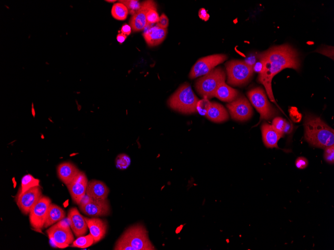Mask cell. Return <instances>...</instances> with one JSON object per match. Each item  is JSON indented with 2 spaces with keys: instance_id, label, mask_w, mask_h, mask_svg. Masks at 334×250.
<instances>
[{
  "instance_id": "4dcf8cb0",
  "label": "cell",
  "mask_w": 334,
  "mask_h": 250,
  "mask_svg": "<svg viewBox=\"0 0 334 250\" xmlns=\"http://www.w3.org/2000/svg\"><path fill=\"white\" fill-rule=\"evenodd\" d=\"M159 16L156 11V7L150 8L146 14L147 27L157 23L159 20Z\"/></svg>"
},
{
  "instance_id": "8992f818",
  "label": "cell",
  "mask_w": 334,
  "mask_h": 250,
  "mask_svg": "<svg viewBox=\"0 0 334 250\" xmlns=\"http://www.w3.org/2000/svg\"><path fill=\"white\" fill-rule=\"evenodd\" d=\"M228 83L232 86H241L251 79L252 67L241 60H232L226 63Z\"/></svg>"
},
{
  "instance_id": "603a6c76",
  "label": "cell",
  "mask_w": 334,
  "mask_h": 250,
  "mask_svg": "<svg viewBox=\"0 0 334 250\" xmlns=\"http://www.w3.org/2000/svg\"><path fill=\"white\" fill-rule=\"evenodd\" d=\"M238 96V92L236 89L226 84L225 82L221 83L216 90L214 97L219 100L230 102Z\"/></svg>"
},
{
  "instance_id": "30bf717a",
  "label": "cell",
  "mask_w": 334,
  "mask_h": 250,
  "mask_svg": "<svg viewBox=\"0 0 334 250\" xmlns=\"http://www.w3.org/2000/svg\"><path fill=\"white\" fill-rule=\"evenodd\" d=\"M50 199L45 196H42L29 213V220L31 226L38 232H40L43 228L46 219Z\"/></svg>"
},
{
  "instance_id": "484cf974",
  "label": "cell",
  "mask_w": 334,
  "mask_h": 250,
  "mask_svg": "<svg viewBox=\"0 0 334 250\" xmlns=\"http://www.w3.org/2000/svg\"><path fill=\"white\" fill-rule=\"evenodd\" d=\"M128 10L126 6L121 2L114 3L112 8L111 13L117 20H124L127 17Z\"/></svg>"
},
{
  "instance_id": "f35d334b",
  "label": "cell",
  "mask_w": 334,
  "mask_h": 250,
  "mask_svg": "<svg viewBox=\"0 0 334 250\" xmlns=\"http://www.w3.org/2000/svg\"><path fill=\"white\" fill-rule=\"evenodd\" d=\"M121 31L123 34L128 35L131 32V27L127 24H124L122 27Z\"/></svg>"
},
{
  "instance_id": "74e56055",
  "label": "cell",
  "mask_w": 334,
  "mask_h": 250,
  "mask_svg": "<svg viewBox=\"0 0 334 250\" xmlns=\"http://www.w3.org/2000/svg\"><path fill=\"white\" fill-rule=\"evenodd\" d=\"M292 124L286 121L282 131V133L284 135L285 134H290L292 132Z\"/></svg>"
},
{
  "instance_id": "4fadbf2b",
  "label": "cell",
  "mask_w": 334,
  "mask_h": 250,
  "mask_svg": "<svg viewBox=\"0 0 334 250\" xmlns=\"http://www.w3.org/2000/svg\"><path fill=\"white\" fill-rule=\"evenodd\" d=\"M81 212L88 217H98L108 215L110 207L107 199H94L83 206H80Z\"/></svg>"
},
{
  "instance_id": "8fae6325",
  "label": "cell",
  "mask_w": 334,
  "mask_h": 250,
  "mask_svg": "<svg viewBox=\"0 0 334 250\" xmlns=\"http://www.w3.org/2000/svg\"><path fill=\"white\" fill-rule=\"evenodd\" d=\"M226 107L232 119L244 121L252 116V108L247 99L244 96H238L226 104Z\"/></svg>"
},
{
  "instance_id": "d6986e66",
  "label": "cell",
  "mask_w": 334,
  "mask_h": 250,
  "mask_svg": "<svg viewBox=\"0 0 334 250\" xmlns=\"http://www.w3.org/2000/svg\"><path fill=\"white\" fill-rule=\"evenodd\" d=\"M80 171L76 166L70 162L61 163L56 168L58 178L66 185L76 177Z\"/></svg>"
},
{
  "instance_id": "ba28073f",
  "label": "cell",
  "mask_w": 334,
  "mask_h": 250,
  "mask_svg": "<svg viewBox=\"0 0 334 250\" xmlns=\"http://www.w3.org/2000/svg\"><path fill=\"white\" fill-rule=\"evenodd\" d=\"M62 221L50 227L46 234L50 241L56 247L64 249L68 247L74 241V237L67 225H64Z\"/></svg>"
},
{
  "instance_id": "1f68e13d",
  "label": "cell",
  "mask_w": 334,
  "mask_h": 250,
  "mask_svg": "<svg viewBox=\"0 0 334 250\" xmlns=\"http://www.w3.org/2000/svg\"><path fill=\"white\" fill-rule=\"evenodd\" d=\"M324 157L325 161L333 164L334 163V146H331L324 149Z\"/></svg>"
},
{
  "instance_id": "3957f363",
  "label": "cell",
  "mask_w": 334,
  "mask_h": 250,
  "mask_svg": "<svg viewBox=\"0 0 334 250\" xmlns=\"http://www.w3.org/2000/svg\"><path fill=\"white\" fill-rule=\"evenodd\" d=\"M115 250H156L148 239V231L143 225L130 226L116 241Z\"/></svg>"
},
{
  "instance_id": "5bb4252c",
  "label": "cell",
  "mask_w": 334,
  "mask_h": 250,
  "mask_svg": "<svg viewBox=\"0 0 334 250\" xmlns=\"http://www.w3.org/2000/svg\"><path fill=\"white\" fill-rule=\"evenodd\" d=\"M88 182L85 173L80 171L76 177L66 185L72 200L76 204L78 205L86 194Z\"/></svg>"
},
{
  "instance_id": "e575fe53",
  "label": "cell",
  "mask_w": 334,
  "mask_h": 250,
  "mask_svg": "<svg viewBox=\"0 0 334 250\" xmlns=\"http://www.w3.org/2000/svg\"><path fill=\"white\" fill-rule=\"evenodd\" d=\"M295 165L298 169H304L308 165V161L305 157H300L296 159Z\"/></svg>"
},
{
  "instance_id": "7c38bea8",
  "label": "cell",
  "mask_w": 334,
  "mask_h": 250,
  "mask_svg": "<svg viewBox=\"0 0 334 250\" xmlns=\"http://www.w3.org/2000/svg\"><path fill=\"white\" fill-rule=\"evenodd\" d=\"M42 196L40 186L34 187L22 194L17 195L16 204L24 214H29L32 208Z\"/></svg>"
},
{
  "instance_id": "277c9868",
  "label": "cell",
  "mask_w": 334,
  "mask_h": 250,
  "mask_svg": "<svg viewBox=\"0 0 334 250\" xmlns=\"http://www.w3.org/2000/svg\"><path fill=\"white\" fill-rule=\"evenodd\" d=\"M198 101V99L190 85L185 82L169 98L168 104L175 111L189 114L196 112V107Z\"/></svg>"
},
{
  "instance_id": "f546056e",
  "label": "cell",
  "mask_w": 334,
  "mask_h": 250,
  "mask_svg": "<svg viewBox=\"0 0 334 250\" xmlns=\"http://www.w3.org/2000/svg\"><path fill=\"white\" fill-rule=\"evenodd\" d=\"M119 1L124 4L128 9L130 14L133 15L140 8V4L138 0H123Z\"/></svg>"
},
{
  "instance_id": "60d3db41",
  "label": "cell",
  "mask_w": 334,
  "mask_h": 250,
  "mask_svg": "<svg viewBox=\"0 0 334 250\" xmlns=\"http://www.w3.org/2000/svg\"><path fill=\"white\" fill-rule=\"evenodd\" d=\"M106 1H107V2H113L116 1V0H106Z\"/></svg>"
},
{
  "instance_id": "f1b7e54d",
  "label": "cell",
  "mask_w": 334,
  "mask_h": 250,
  "mask_svg": "<svg viewBox=\"0 0 334 250\" xmlns=\"http://www.w3.org/2000/svg\"><path fill=\"white\" fill-rule=\"evenodd\" d=\"M210 106V101L208 99L203 98L198 100L196 107V112L205 116Z\"/></svg>"
},
{
  "instance_id": "52a82bcc",
  "label": "cell",
  "mask_w": 334,
  "mask_h": 250,
  "mask_svg": "<svg viewBox=\"0 0 334 250\" xmlns=\"http://www.w3.org/2000/svg\"><path fill=\"white\" fill-rule=\"evenodd\" d=\"M247 95L252 105L260 114L262 120H269L276 114V111L268 100L264 90L258 87L249 90Z\"/></svg>"
},
{
  "instance_id": "44dd1931",
  "label": "cell",
  "mask_w": 334,
  "mask_h": 250,
  "mask_svg": "<svg viewBox=\"0 0 334 250\" xmlns=\"http://www.w3.org/2000/svg\"><path fill=\"white\" fill-rule=\"evenodd\" d=\"M166 33V29L155 25L146 30L143 33V36L148 46H154L160 44L164 41Z\"/></svg>"
},
{
  "instance_id": "d6a6232c",
  "label": "cell",
  "mask_w": 334,
  "mask_h": 250,
  "mask_svg": "<svg viewBox=\"0 0 334 250\" xmlns=\"http://www.w3.org/2000/svg\"><path fill=\"white\" fill-rule=\"evenodd\" d=\"M286 121V120L281 117H276L272 120V125L276 131L284 135L282 131Z\"/></svg>"
},
{
  "instance_id": "9c48e42d",
  "label": "cell",
  "mask_w": 334,
  "mask_h": 250,
  "mask_svg": "<svg viewBox=\"0 0 334 250\" xmlns=\"http://www.w3.org/2000/svg\"><path fill=\"white\" fill-rule=\"evenodd\" d=\"M227 58L224 54H214L200 58L192 67L189 77L194 79L206 74Z\"/></svg>"
},
{
  "instance_id": "7a4b0ae2",
  "label": "cell",
  "mask_w": 334,
  "mask_h": 250,
  "mask_svg": "<svg viewBox=\"0 0 334 250\" xmlns=\"http://www.w3.org/2000/svg\"><path fill=\"white\" fill-rule=\"evenodd\" d=\"M304 139L312 146L325 149L334 144V131L320 117L308 114L304 120Z\"/></svg>"
},
{
  "instance_id": "ffe728a7",
  "label": "cell",
  "mask_w": 334,
  "mask_h": 250,
  "mask_svg": "<svg viewBox=\"0 0 334 250\" xmlns=\"http://www.w3.org/2000/svg\"><path fill=\"white\" fill-rule=\"evenodd\" d=\"M109 189L102 181L92 180L88 182L86 194L94 199H107Z\"/></svg>"
},
{
  "instance_id": "5b68a950",
  "label": "cell",
  "mask_w": 334,
  "mask_h": 250,
  "mask_svg": "<svg viewBox=\"0 0 334 250\" xmlns=\"http://www.w3.org/2000/svg\"><path fill=\"white\" fill-rule=\"evenodd\" d=\"M225 80L224 71L222 68L218 67L198 78L194 87L200 96L209 99L214 97L218 87L221 83L225 82Z\"/></svg>"
},
{
  "instance_id": "8d00e7d4",
  "label": "cell",
  "mask_w": 334,
  "mask_h": 250,
  "mask_svg": "<svg viewBox=\"0 0 334 250\" xmlns=\"http://www.w3.org/2000/svg\"><path fill=\"white\" fill-rule=\"evenodd\" d=\"M290 115L293 121L294 122H298L302 118V116L296 109H292L290 112Z\"/></svg>"
},
{
  "instance_id": "e0dca14e",
  "label": "cell",
  "mask_w": 334,
  "mask_h": 250,
  "mask_svg": "<svg viewBox=\"0 0 334 250\" xmlns=\"http://www.w3.org/2000/svg\"><path fill=\"white\" fill-rule=\"evenodd\" d=\"M90 234L94 238V244L102 240L106 233L108 225L106 221L100 218L84 217Z\"/></svg>"
},
{
  "instance_id": "6da1fadb",
  "label": "cell",
  "mask_w": 334,
  "mask_h": 250,
  "mask_svg": "<svg viewBox=\"0 0 334 250\" xmlns=\"http://www.w3.org/2000/svg\"><path fill=\"white\" fill-rule=\"evenodd\" d=\"M262 69L258 80L264 87L270 100L277 105L274 99L272 81L273 77L281 70L292 68L298 70L300 61L297 51L288 44L274 46L259 54Z\"/></svg>"
},
{
  "instance_id": "ab89813d",
  "label": "cell",
  "mask_w": 334,
  "mask_h": 250,
  "mask_svg": "<svg viewBox=\"0 0 334 250\" xmlns=\"http://www.w3.org/2000/svg\"><path fill=\"white\" fill-rule=\"evenodd\" d=\"M126 38V35L122 33H118L116 36V39L120 43H122L124 42Z\"/></svg>"
},
{
  "instance_id": "cb8c5ba5",
  "label": "cell",
  "mask_w": 334,
  "mask_h": 250,
  "mask_svg": "<svg viewBox=\"0 0 334 250\" xmlns=\"http://www.w3.org/2000/svg\"><path fill=\"white\" fill-rule=\"evenodd\" d=\"M66 217V212L58 206L51 203L50 205L45 220L44 228H47L54 224L62 220Z\"/></svg>"
},
{
  "instance_id": "9a60e30c",
  "label": "cell",
  "mask_w": 334,
  "mask_h": 250,
  "mask_svg": "<svg viewBox=\"0 0 334 250\" xmlns=\"http://www.w3.org/2000/svg\"><path fill=\"white\" fill-rule=\"evenodd\" d=\"M156 7V4L153 0H146L141 4L140 8L132 15L130 21L134 31H141L147 27V12L150 8Z\"/></svg>"
},
{
  "instance_id": "83f0119b",
  "label": "cell",
  "mask_w": 334,
  "mask_h": 250,
  "mask_svg": "<svg viewBox=\"0 0 334 250\" xmlns=\"http://www.w3.org/2000/svg\"><path fill=\"white\" fill-rule=\"evenodd\" d=\"M130 157L125 154L118 155L116 159V166L120 170L126 169L130 166Z\"/></svg>"
},
{
  "instance_id": "d4e9b609",
  "label": "cell",
  "mask_w": 334,
  "mask_h": 250,
  "mask_svg": "<svg viewBox=\"0 0 334 250\" xmlns=\"http://www.w3.org/2000/svg\"><path fill=\"white\" fill-rule=\"evenodd\" d=\"M36 186H40V180L30 174L25 175L22 178L20 187L18 195L22 194L28 189Z\"/></svg>"
},
{
  "instance_id": "836d02e7",
  "label": "cell",
  "mask_w": 334,
  "mask_h": 250,
  "mask_svg": "<svg viewBox=\"0 0 334 250\" xmlns=\"http://www.w3.org/2000/svg\"><path fill=\"white\" fill-rule=\"evenodd\" d=\"M156 26L166 29L168 25V19L167 16L164 14L162 13L159 17V20L156 23Z\"/></svg>"
},
{
  "instance_id": "2e32d148",
  "label": "cell",
  "mask_w": 334,
  "mask_h": 250,
  "mask_svg": "<svg viewBox=\"0 0 334 250\" xmlns=\"http://www.w3.org/2000/svg\"><path fill=\"white\" fill-rule=\"evenodd\" d=\"M68 219L71 230L76 237L84 235L88 230L84 217L82 215L76 208L70 209L68 213Z\"/></svg>"
},
{
  "instance_id": "4316f807",
  "label": "cell",
  "mask_w": 334,
  "mask_h": 250,
  "mask_svg": "<svg viewBox=\"0 0 334 250\" xmlns=\"http://www.w3.org/2000/svg\"><path fill=\"white\" fill-rule=\"evenodd\" d=\"M94 244V240L90 234L77 238L72 244V247L81 249L86 248Z\"/></svg>"
},
{
  "instance_id": "d590c367",
  "label": "cell",
  "mask_w": 334,
  "mask_h": 250,
  "mask_svg": "<svg viewBox=\"0 0 334 250\" xmlns=\"http://www.w3.org/2000/svg\"><path fill=\"white\" fill-rule=\"evenodd\" d=\"M198 16L200 18L204 21H207L210 18V15L204 8H201L199 9Z\"/></svg>"
},
{
  "instance_id": "7402d4cb",
  "label": "cell",
  "mask_w": 334,
  "mask_h": 250,
  "mask_svg": "<svg viewBox=\"0 0 334 250\" xmlns=\"http://www.w3.org/2000/svg\"><path fill=\"white\" fill-rule=\"evenodd\" d=\"M205 116L215 123H222L229 118L228 113L223 105L214 101L210 102V107Z\"/></svg>"
},
{
  "instance_id": "ac0fdd59",
  "label": "cell",
  "mask_w": 334,
  "mask_h": 250,
  "mask_svg": "<svg viewBox=\"0 0 334 250\" xmlns=\"http://www.w3.org/2000/svg\"><path fill=\"white\" fill-rule=\"evenodd\" d=\"M263 142L267 148L280 149L278 145V140L284 135L276 131L272 125L266 122L261 127Z\"/></svg>"
}]
</instances>
